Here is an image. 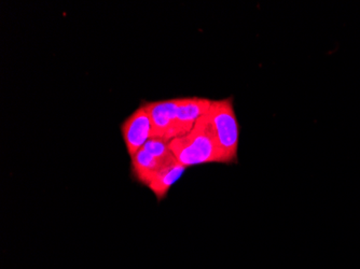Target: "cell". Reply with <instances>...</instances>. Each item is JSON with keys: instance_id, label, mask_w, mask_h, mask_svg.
I'll list each match as a JSON object with an SVG mask.
<instances>
[{"instance_id": "cell-4", "label": "cell", "mask_w": 360, "mask_h": 269, "mask_svg": "<svg viewBox=\"0 0 360 269\" xmlns=\"http://www.w3.org/2000/svg\"><path fill=\"white\" fill-rule=\"evenodd\" d=\"M121 133L129 157H133L153 136V124L148 111L141 104L121 124Z\"/></svg>"}, {"instance_id": "cell-6", "label": "cell", "mask_w": 360, "mask_h": 269, "mask_svg": "<svg viewBox=\"0 0 360 269\" xmlns=\"http://www.w3.org/2000/svg\"><path fill=\"white\" fill-rule=\"evenodd\" d=\"M131 159H132V163H131L132 176L139 183L143 184L145 187H148L149 182L151 181L153 176L163 166L176 159L175 157H167V159L155 157L143 147H141L139 152Z\"/></svg>"}, {"instance_id": "cell-3", "label": "cell", "mask_w": 360, "mask_h": 269, "mask_svg": "<svg viewBox=\"0 0 360 269\" xmlns=\"http://www.w3.org/2000/svg\"><path fill=\"white\" fill-rule=\"evenodd\" d=\"M146 110L148 111L153 124L151 138H160L169 141L177 138L176 115H177V98L159 100V102L143 103Z\"/></svg>"}, {"instance_id": "cell-1", "label": "cell", "mask_w": 360, "mask_h": 269, "mask_svg": "<svg viewBox=\"0 0 360 269\" xmlns=\"http://www.w3.org/2000/svg\"><path fill=\"white\" fill-rule=\"evenodd\" d=\"M178 163L185 167L210 163L228 164L222 153L208 112L194 125L191 131L169 143Z\"/></svg>"}, {"instance_id": "cell-7", "label": "cell", "mask_w": 360, "mask_h": 269, "mask_svg": "<svg viewBox=\"0 0 360 269\" xmlns=\"http://www.w3.org/2000/svg\"><path fill=\"white\" fill-rule=\"evenodd\" d=\"M187 167L178 163L177 159L167 164L153 176L148 187L159 202L165 199L174 184L183 177Z\"/></svg>"}, {"instance_id": "cell-5", "label": "cell", "mask_w": 360, "mask_h": 269, "mask_svg": "<svg viewBox=\"0 0 360 269\" xmlns=\"http://www.w3.org/2000/svg\"><path fill=\"white\" fill-rule=\"evenodd\" d=\"M210 105H212V100L203 97L177 98L176 129H177L178 137L184 136L191 131L195 123L208 112Z\"/></svg>"}, {"instance_id": "cell-2", "label": "cell", "mask_w": 360, "mask_h": 269, "mask_svg": "<svg viewBox=\"0 0 360 269\" xmlns=\"http://www.w3.org/2000/svg\"><path fill=\"white\" fill-rule=\"evenodd\" d=\"M208 115L226 162L234 163L238 161L240 124L234 110L233 97L212 100Z\"/></svg>"}]
</instances>
